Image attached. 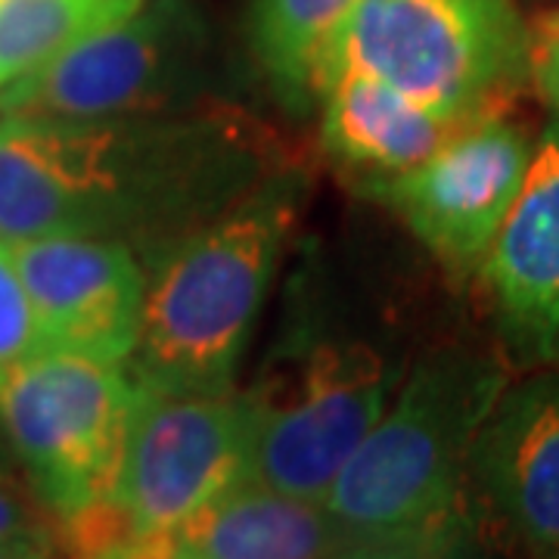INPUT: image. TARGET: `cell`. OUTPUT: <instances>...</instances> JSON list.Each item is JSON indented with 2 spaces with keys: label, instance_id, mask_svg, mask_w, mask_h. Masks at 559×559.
Segmentation results:
<instances>
[{
  "label": "cell",
  "instance_id": "6da1fadb",
  "mask_svg": "<svg viewBox=\"0 0 559 559\" xmlns=\"http://www.w3.org/2000/svg\"><path fill=\"white\" fill-rule=\"evenodd\" d=\"M289 165L234 106L134 119L0 116V240L97 237L143 264Z\"/></svg>",
  "mask_w": 559,
  "mask_h": 559
},
{
  "label": "cell",
  "instance_id": "7a4b0ae2",
  "mask_svg": "<svg viewBox=\"0 0 559 559\" xmlns=\"http://www.w3.org/2000/svg\"><path fill=\"white\" fill-rule=\"evenodd\" d=\"M305 178L283 165L221 215L146 261L131 382L165 392H227L283 249L299 224Z\"/></svg>",
  "mask_w": 559,
  "mask_h": 559
},
{
  "label": "cell",
  "instance_id": "3957f363",
  "mask_svg": "<svg viewBox=\"0 0 559 559\" xmlns=\"http://www.w3.org/2000/svg\"><path fill=\"white\" fill-rule=\"evenodd\" d=\"M507 367L469 348L417 360L326 491V510L360 540L411 535L466 510L469 451Z\"/></svg>",
  "mask_w": 559,
  "mask_h": 559
},
{
  "label": "cell",
  "instance_id": "277c9868",
  "mask_svg": "<svg viewBox=\"0 0 559 559\" xmlns=\"http://www.w3.org/2000/svg\"><path fill=\"white\" fill-rule=\"evenodd\" d=\"M385 81L451 124L507 112L532 87V25L513 0H358L320 57Z\"/></svg>",
  "mask_w": 559,
  "mask_h": 559
},
{
  "label": "cell",
  "instance_id": "5b68a950",
  "mask_svg": "<svg viewBox=\"0 0 559 559\" xmlns=\"http://www.w3.org/2000/svg\"><path fill=\"white\" fill-rule=\"evenodd\" d=\"M401 377L395 360L358 336H289L242 392L252 429L246 479L323 500Z\"/></svg>",
  "mask_w": 559,
  "mask_h": 559
},
{
  "label": "cell",
  "instance_id": "8992f818",
  "mask_svg": "<svg viewBox=\"0 0 559 559\" xmlns=\"http://www.w3.org/2000/svg\"><path fill=\"white\" fill-rule=\"evenodd\" d=\"M134 382L121 364L40 348L0 377V432L57 520L112 503Z\"/></svg>",
  "mask_w": 559,
  "mask_h": 559
},
{
  "label": "cell",
  "instance_id": "52a82bcc",
  "mask_svg": "<svg viewBox=\"0 0 559 559\" xmlns=\"http://www.w3.org/2000/svg\"><path fill=\"white\" fill-rule=\"evenodd\" d=\"M205 28L183 0L138 10L84 32L57 57L0 91V116L134 119L200 109Z\"/></svg>",
  "mask_w": 559,
  "mask_h": 559
},
{
  "label": "cell",
  "instance_id": "ba28073f",
  "mask_svg": "<svg viewBox=\"0 0 559 559\" xmlns=\"http://www.w3.org/2000/svg\"><path fill=\"white\" fill-rule=\"evenodd\" d=\"M249 404L242 392H165L134 382L112 503L131 535L165 538L246 479Z\"/></svg>",
  "mask_w": 559,
  "mask_h": 559
},
{
  "label": "cell",
  "instance_id": "9c48e42d",
  "mask_svg": "<svg viewBox=\"0 0 559 559\" xmlns=\"http://www.w3.org/2000/svg\"><path fill=\"white\" fill-rule=\"evenodd\" d=\"M535 140L507 112L463 121L407 171L364 183L451 271H479L516 202Z\"/></svg>",
  "mask_w": 559,
  "mask_h": 559
},
{
  "label": "cell",
  "instance_id": "30bf717a",
  "mask_svg": "<svg viewBox=\"0 0 559 559\" xmlns=\"http://www.w3.org/2000/svg\"><path fill=\"white\" fill-rule=\"evenodd\" d=\"M466 500L528 554L559 559V364L503 385L469 451Z\"/></svg>",
  "mask_w": 559,
  "mask_h": 559
},
{
  "label": "cell",
  "instance_id": "8fae6325",
  "mask_svg": "<svg viewBox=\"0 0 559 559\" xmlns=\"http://www.w3.org/2000/svg\"><path fill=\"white\" fill-rule=\"evenodd\" d=\"M510 364H559V112L544 124L516 202L479 261Z\"/></svg>",
  "mask_w": 559,
  "mask_h": 559
},
{
  "label": "cell",
  "instance_id": "7c38bea8",
  "mask_svg": "<svg viewBox=\"0 0 559 559\" xmlns=\"http://www.w3.org/2000/svg\"><path fill=\"white\" fill-rule=\"evenodd\" d=\"M47 348L128 364L140 336L146 267L121 242L35 237L10 242Z\"/></svg>",
  "mask_w": 559,
  "mask_h": 559
},
{
  "label": "cell",
  "instance_id": "4fadbf2b",
  "mask_svg": "<svg viewBox=\"0 0 559 559\" xmlns=\"http://www.w3.org/2000/svg\"><path fill=\"white\" fill-rule=\"evenodd\" d=\"M364 540L323 500L240 479L165 535L168 559H352Z\"/></svg>",
  "mask_w": 559,
  "mask_h": 559
},
{
  "label": "cell",
  "instance_id": "5bb4252c",
  "mask_svg": "<svg viewBox=\"0 0 559 559\" xmlns=\"http://www.w3.org/2000/svg\"><path fill=\"white\" fill-rule=\"evenodd\" d=\"M320 146L358 187L423 162L454 128L364 72H333L318 84Z\"/></svg>",
  "mask_w": 559,
  "mask_h": 559
},
{
  "label": "cell",
  "instance_id": "9a60e30c",
  "mask_svg": "<svg viewBox=\"0 0 559 559\" xmlns=\"http://www.w3.org/2000/svg\"><path fill=\"white\" fill-rule=\"evenodd\" d=\"M358 0H252L249 47L277 103L301 116L318 103V69L326 44Z\"/></svg>",
  "mask_w": 559,
  "mask_h": 559
},
{
  "label": "cell",
  "instance_id": "2e32d148",
  "mask_svg": "<svg viewBox=\"0 0 559 559\" xmlns=\"http://www.w3.org/2000/svg\"><path fill=\"white\" fill-rule=\"evenodd\" d=\"M143 0H0V91Z\"/></svg>",
  "mask_w": 559,
  "mask_h": 559
},
{
  "label": "cell",
  "instance_id": "e0dca14e",
  "mask_svg": "<svg viewBox=\"0 0 559 559\" xmlns=\"http://www.w3.org/2000/svg\"><path fill=\"white\" fill-rule=\"evenodd\" d=\"M352 559H488V554L481 547L479 516L466 507L451 520L411 535L364 540Z\"/></svg>",
  "mask_w": 559,
  "mask_h": 559
},
{
  "label": "cell",
  "instance_id": "ac0fdd59",
  "mask_svg": "<svg viewBox=\"0 0 559 559\" xmlns=\"http://www.w3.org/2000/svg\"><path fill=\"white\" fill-rule=\"evenodd\" d=\"M47 348L10 242L0 240V377Z\"/></svg>",
  "mask_w": 559,
  "mask_h": 559
},
{
  "label": "cell",
  "instance_id": "d6986e66",
  "mask_svg": "<svg viewBox=\"0 0 559 559\" xmlns=\"http://www.w3.org/2000/svg\"><path fill=\"white\" fill-rule=\"evenodd\" d=\"M532 87L559 112V20L554 16L532 25Z\"/></svg>",
  "mask_w": 559,
  "mask_h": 559
},
{
  "label": "cell",
  "instance_id": "ffe728a7",
  "mask_svg": "<svg viewBox=\"0 0 559 559\" xmlns=\"http://www.w3.org/2000/svg\"><path fill=\"white\" fill-rule=\"evenodd\" d=\"M10 538L50 540V528L38 510L0 476V540Z\"/></svg>",
  "mask_w": 559,
  "mask_h": 559
},
{
  "label": "cell",
  "instance_id": "44dd1931",
  "mask_svg": "<svg viewBox=\"0 0 559 559\" xmlns=\"http://www.w3.org/2000/svg\"><path fill=\"white\" fill-rule=\"evenodd\" d=\"M87 559H168V550H165V538H143L124 540V544H116V547Z\"/></svg>",
  "mask_w": 559,
  "mask_h": 559
},
{
  "label": "cell",
  "instance_id": "7402d4cb",
  "mask_svg": "<svg viewBox=\"0 0 559 559\" xmlns=\"http://www.w3.org/2000/svg\"><path fill=\"white\" fill-rule=\"evenodd\" d=\"M0 559H50V540H0Z\"/></svg>",
  "mask_w": 559,
  "mask_h": 559
},
{
  "label": "cell",
  "instance_id": "603a6c76",
  "mask_svg": "<svg viewBox=\"0 0 559 559\" xmlns=\"http://www.w3.org/2000/svg\"><path fill=\"white\" fill-rule=\"evenodd\" d=\"M547 16H554V20H559V10H554V13H547Z\"/></svg>",
  "mask_w": 559,
  "mask_h": 559
}]
</instances>
